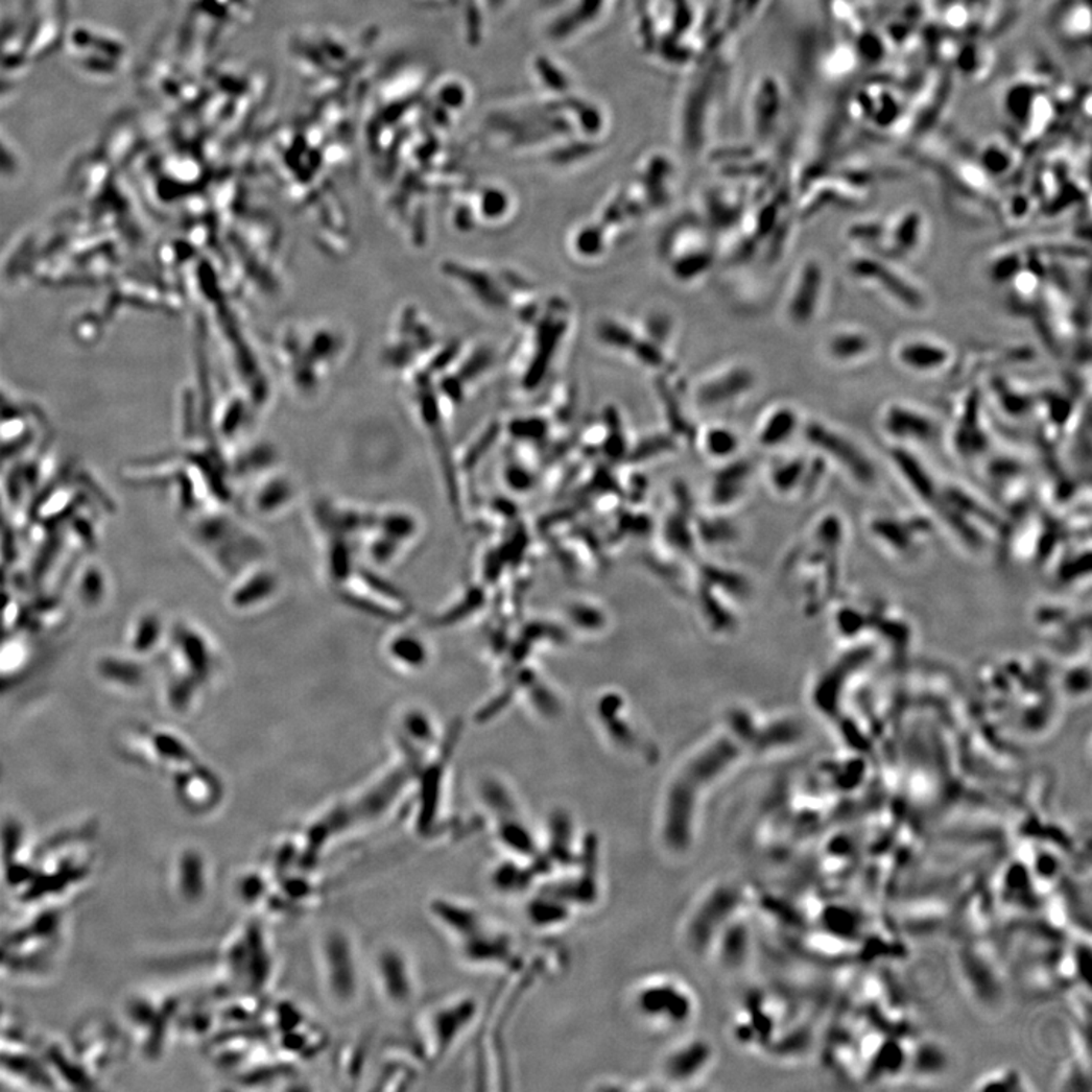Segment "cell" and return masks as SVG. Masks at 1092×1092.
Instances as JSON below:
<instances>
[{
    "label": "cell",
    "instance_id": "14",
    "mask_svg": "<svg viewBox=\"0 0 1092 1092\" xmlns=\"http://www.w3.org/2000/svg\"><path fill=\"white\" fill-rule=\"evenodd\" d=\"M175 889L181 900L193 904L203 900L209 889V867L203 853L186 849L175 860Z\"/></svg>",
    "mask_w": 1092,
    "mask_h": 1092
},
{
    "label": "cell",
    "instance_id": "2",
    "mask_svg": "<svg viewBox=\"0 0 1092 1092\" xmlns=\"http://www.w3.org/2000/svg\"><path fill=\"white\" fill-rule=\"evenodd\" d=\"M319 968L328 997L338 1006H350L358 997L360 973L353 937L345 930L330 929L319 940Z\"/></svg>",
    "mask_w": 1092,
    "mask_h": 1092
},
{
    "label": "cell",
    "instance_id": "5",
    "mask_svg": "<svg viewBox=\"0 0 1092 1092\" xmlns=\"http://www.w3.org/2000/svg\"><path fill=\"white\" fill-rule=\"evenodd\" d=\"M806 441L823 452L830 460L846 469L856 480L868 481L873 478V465L863 448L853 441L846 431L839 430L830 422L812 419L804 424Z\"/></svg>",
    "mask_w": 1092,
    "mask_h": 1092
},
{
    "label": "cell",
    "instance_id": "19",
    "mask_svg": "<svg viewBox=\"0 0 1092 1092\" xmlns=\"http://www.w3.org/2000/svg\"><path fill=\"white\" fill-rule=\"evenodd\" d=\"M575 246L586 257H594V254H598L602 247L601 234L595 230L579 231L577 239H575Z\"/></svg>",
    "mask_w": 1092,
    "mask_h": 1092
},
{
    "label": "cell",
    "instance_id": "12",
    "mask_svg": "<svg viewBox=\"0 0 1092 1092\" xmlns=\"http://www.w3.org/2000/svg\"><path fill=\"white\" fill-rule=\"evenodd\" d=\"M876 341L859 327H837L824 341L827 358L839 366L860 363L873 354Z\"/></svg>",
    "mask_w": 1092,
    "mask_h": 1092
},
{
    "label": "cell",
    "instance_id": "6",
    "mask_svg": "<svg viewBox=\"0 0 1092 1092\" xmlns=\"http://www.w3.org/2000/svg\"><path fill=\"white\" fill-rule=\"evenodd\" d=\"M852 274L868 286L879 289L880 293L899 304L904 310L923 311L927 307L924 291L887 261L862 256L853 261Z\"/></svg>",
    "mask_w": 1092,
    "mask_h": 1092
},
{
    "label": "cell",
    "instance_id": "17",
    "mask_svg": "<svg viewBox=\"0 0 1092 1092\" xmlns=\"http://www.w3.org/2000/svg\"><path fill=\"white\" fill-rule=\"evenodd\" d=\"M599 338L609 347L616 348V350H632L636 343L633 333H630L622 325L611 321L604 322L599 327Z\"/></svg>",
    "mask_w": 1092,
    "mask_h": 1092
},
{
    "label": "cell",
    "instance_id": "9",
    "mask_svg": "<svg viewBox=\"0 0 1092 1092\" xmlns=\"http://www.w3.org/2000/svg\"><path fill=\"white\" fill-rule=\"evenodd\" d=\"M880 427L886 435L901 444H927L936 435V421L932 414L906 402H891L880 414Z\"/></svg>",
    "mask_w": 1092,
    "mask_h": 1092
},
{
    "label": "cell",
    "instance_id": "7",
    "mask_svg": "<svg viewBox=\"0 0 1092 1092\" xmlns=\"http://www.w3.org/2000/svg\"><path fill=\"white\" fill-rule=\"evenodd\" d=\"M375 983L381 997L395 1010H405L417 998L413 964L398 947L387 946L375 954Z\"/></svg>",
    "mask_w": 1092,
    "mask_h": 1092
},
{
    "label": "cell",
    "instance_id": "1",
    "mask_svg": "<svg viewBox=\"0 0 1092 1092\" xmlns=\"http://www.w3.org/2000/svg\"><path fill=\"white\" fill-rule=\"evenodd\" d=\"M628 1000L633 1014L643 1026L662 1034L688 1030L698 1017L695 991L674 974H652L639 980Z\"/></svg>",
    "mask_w": 1092,
    "mask_h": 1092
},
{
    "label": "cell",
    "instance_id": "15",
    "mask_svg": "<svg viewBox=\"0 0 1092 1092\" xmlns=\"http://www.w3.org/2000/svg\"><path fill=\"white\" fill-rule=\"evenodd\" d=\"M802 425V417L796 407L789 404L776 405L763 414L757 430V441L763 447H780L790 441Z\"/></svg>",
    "mask_w": 1092,
    "mask_h": 1092
},
{
    "label": "cell",
    "instance_id": "3",
    "mask_svg": "<svg viewBox=\"0 0 1092 1092\" xmlns=\"http://www.w3.org/2000/svg\"><path fill=\"white\" fill-rule=\"evenodd\" d=\"M716 1061V1048L706 1037L680 1038L666 1048L652 1084L659 1090H696Z\"/></svg>",
    "mask_w": 1092,
    "mask_h": 1092
},
{
    "label": "cell",
    "instance_id": "16",
    "mask_svg": "<svg viewBox=\"0 0 1092 1092\" xmlns=\"http://www.w3.org/2000/svg\"><path fill=\"white\" fill-rule=\"evenodd\" d=\"M923 217L917 211H907L891 228V241L900 257L916 253L923 240Z\"/></svg>",
    "mask_w": 1092,
    "mask_h": 1092
},
{
    "label": "cell",
    "instance_id": "18",
    "mask_svg": "<svg viewBox=\"0 0 1092 1092\" xmlns=\"http://www.w3.org/2000/svg\"><path fill=\"white\" fill-rule=\"evenodd\" d=\"M706 444L709 451L715 455L732 454L738 447V438L726 428H713L706 435Z\"/></svg>",
    "mask_w": 1092,
    "mask_h": 1092
},
{
    "label": "cell",
    "instance_id": "4",
    "mask_svg": "<svg viewBox=\"0 0 1092 1092\" xmlns=\"http://www.w3.org/2000/svg\"><path fill=\"white\" fill-rule=\"evenodd\" d=\"M478 1011L480 1004L474 997L454 998L435 1007L428 1017V1060H445L475 1023Z\"/></svg>",
    "mask_w": 1092,
    "mask_h": 1092
},
{
    "label": "cell",
    "instance_id": "10",
    "mask_svg": "<svg viewBox=\"0 0 1092 1092\" xmlns=\"http://www.w3.org/2000/svg\"><path fill=\"white\" fill-rule=\"evenodd\" d=\"M269 951L263 946L261 934L256 932L241 933L227 951V965L230 974L251 988H261L269 981Z\"/></svg>",
    "mask_w": 1092,
    "mask_h": 1092
},
{
    "label": "cell",
    "instance_id": "8",
    "mask_svg": "<svg viewBox=\"0 0 1092 1092\" xmlns=\"http://www.w3.org/2000/svg\"><path fill=\"white\" fill-rule=\"evenodd\" d=\"M826 298V270L818 258H807L797 270L786 300V317L796 327H809L818 317Z\"/></svg>",
    "mask_w": 1092,
    "mask_h": 1092
},
{
    "label": "cell",
    "instance_id": "11",
    "mask_svg": "<svg viewBox=\"0 0 1092 1092\" xmlns=\"http://www.w3.org/2000/svg\"><path fill=\"white\" fill-rule=\"evenodd\" d=\"M894 358L900 367L910 374L933 375L946 370L953 358V351L934 337L907 336L897 341Z\"/></svg>",
    "mask_w": 1092,
    "mask_h": 1092
},
{
    "label": "cell",
    "instance_id": "13",
    "mask_svg": "<svg viewBox=\"0 0 1092 1092\" xmlns=\"http://www.w3.org/2000/svg\"><path fill=\"white\" fill-rule=\"evenodd\" d=\"M755 386V374L745 366L719 372L698 388V402L706 407L727 404L742 397Z\"/></svg>",
    "mask_w": 1092,
    "mask_h": 1092
}]
</instances>
